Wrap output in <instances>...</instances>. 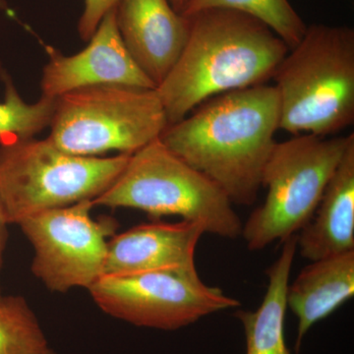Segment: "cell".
<instances>
[{"label":"cell","mask_w":354,"mask_h":354,"mask_svg":"<svg viewBox=\"0 0 354 354\" xmlns=\"http://www.w3.org/2000/svg\"><path fill=\"white\" fill-rule=\"evenodd\" d=\"M279 120L278 92L262 84L203 102L165 128L160 141L218 184L232 204L251 206L262 188Z\"/></svg>","instance_id":"6da1fadb"},{"label":"cell","mask_w":354,"mask_h":354,"mask_svg":"<svg viewBox=\"0 0 354 354\" xmlns=\"http://www.w3.org/2000/svg\"><path fill=\"white\" fill-rule=\"evenodd\" d=\"M185 17L187 41L156 88L169 125L216 95L267 83L290 50L276 32L247 14L215 8Z\"/></svg>","instance_id":"7a4b0ae2"},{"label":"cell","mask_w":354,"mask_h":354,"mask_svg":"<svg viewBox=\"0 0 354 354\" xmlns=\"http://www.w3.org/2000/svg\"><path fill=\"white\" fill-rule=\"evenodd\" d=\"M272 79L279 101V130L330 137L354 122V30L307 26Z\"/></svg>","instance_id":"3957f363"},{"label":"cell","mask_w":354,"mask_h":354,"mask_svg":"<svg viewBox=\"0 0 354 354\" xmlns=\"http://www.w3.org/2000/svg\"><path fill=\"white\" fill-rule=\"evenodd\" d=\"M130 155L85 157L50 138H9L0 146V202L7 223L19 225L50 209L94 200L108 189Z\"/></svg>","instance_id":"277c9868"},{"label":"cell","mask_w":354,"mask_h":354,"mask_svg":"<svg viewBox=\"0 0 354 354\" xmlns=\"http://www.w3.org/2000/svg\"><path fill=\"white\" fill-rule=\"evenodd\" d=\"M93 204L138 209L153 218L179 216L223 239H237L243 227L225 191L160 139L130 155L118 178Z\"/></svg>","instance_id":"5b68a950"},{"label":"cell","mask_w":354,"mask_h":354,"mask_svg":"<svg viewBox=\"0 0 354 354\" xmlns=\"http://www.w3.org/2000/svg\"><path fill=\"white\" fill-rule=\"evenodd\" d=\"M354 134H299L277 142L263 171L265 202L254 209L241 235L251 251L283 242L306 225Z\"/></svg>","instance_id":"8992f818"},{"label":"cell","mask_w":354,"mask_h":354,"mask_svg":"<svg viewBox=\"0 0 354 354\" xmlns=\"http://www.w3.org/2000/svg\"><path fill=\"white\" fill-rule=\"evenodd\" d=\"M169 127L156 88L95 85L55 99L48 138L65 152L85 157L132 155L160 139Z\"/></svg>","instance_id":"52a82bcc"},{"label":"cell","mask_w":354,"mask_h":354,"mask_svg":"<svg viewBox=\"0 0 354 354\" xmlns=\"http://www.w3.org/2000/svg\"><path fill=\"white\" fill-rule=\"evenodd\" d=\"M109 316L137 327L176 330L241 304L206 285L196 268L102 276L88 290Z\"/></svg>","instance_id":"ba28073f"},{"label":"cell","mask_w":354,"mask_h":354,"mask_svg":"<svg viewBox=\"0 0 354 354\" xmlns=\"http://www.w3.org/2000/svg\"><path fill=\"white\" fill-rule=\"evenodd\" d=\"M92 200L50 209L19 225L34 248L32 272L55 292L91 288L104 276L109 237L118 223L91 216Z\"/></svg>","instance_id":"9c48e42d"},{"label":"cell","mask_w":354,"mask_h":354,"mask_svg":"<svg viewBox=\"0 0 354 354\" xmlns=\"http://www.w3.org/2000/svg\"><path fill=\"white\" fill-rule=\"evenodd\" d=\"M88 41L83 50L69 57L46 46L48 60L41 73V97L57 99L78 88L108 84L156 88L128 53L118 31L115 8L102 18Z\"/></svg>","instance_id":"30bf717a"},{"label":"cell","mask_w":354,"mask_h":354,"mask_svg":"<svg viewBox=\"0 0 354 354\" xmlns=\"http://www.w3.org/2000/svg\"><path fill=\"white\" fill-rule=\"evenodd\" d=\"M115 13L128 53L157 88L183 53L189 19L169 0H120Z\"/></svg>","instance_id":"8fae6325"},{"label":"cell","mask_w":354,"mask_h":354,"mask_svg":"<svg viewBox=\"0 0 354 354\" xmlns=\"http://www.w3.org/2000/svg\"><path fill=\"white\" fill-rule=\"evenodd\" d=\"M204 234L201 223L183 220L143 223L114 234L109 241L104 276L196 268L195 251Z\"/></svg>","instance_id":"7c38bea8"},{"label":"cell","mask_w":354,"mask_h":354,"mask_svg":"<svg viewBox=\"0 0 354 354\" xmlns=\"http://www.w3.org/2000/svg\"><path fill=\"white\" fill-rule=\"evenodd\" d=\"M310 261L354 250V140L330 177L311 220L297 235Z\"/></svg>","instance_id":"4fadbf2b"},{"label":"cell","mask_w":354,"mask_h":354,"mask_svg":"<svg viewBox=\"0 0 354 354\" xmlns=\"http://www.w3.org/2000/svg\"><path fill=\"white\" fill-rule=\"evenodd\" d=\"M354 295V250L311 261L286 290V304L297 317L295 351L317 322Z\"/></svg>","instance_id":"5bb4252c"},{"label":"cell","mask_w":354,"mask_h":354,"mask_svg":"<svg viewBox=\"0 0 354 354\" xmlns=\"http://www.w3.org/2000/svg\"><path fill=\"white\" fill-rule=\"evenodd\" d=\"M283 243L281 255L267 271L269 285L259 308L234 313L243 325L246 354H291L285 339L286 290L297 254V235Z\"/></svg>","instance_id":"9a60e30c"},{"label":"cell","mask_w":354,"mask_h":354,"mask_svg":"<svg viewBox=\"0 0 354 354\" xmlns=\"http://www.w3.org/2000/svg\"><path fill=\"white\" fill-rule=\"evenodd\" d=\"M227 9L252 16L285 41L288 50L304 38L307 25L288 0H189L183 15L206 9Z\"/></svg>","instance_id":"2e32d148"},{"label":"cell","mask_w":354,"mask_h":354,"mask_svg":"<svg viewBox=\"0 0 354 354\" xmlns=\"http://www.w3.org/2000/svg\"><path fill=\"white\" fill-rule=\"evenodd\" d=\"M0 354H57L25 298L0 295Z\"/></svg>","instance_id":"e0dca14e"},{"label":"cell","mask_w":354,"mask_h":354,"mask_svg":"<svg viewBox=\"0 0 354 354\" xmlns=\"http://www.w3.org/2000/svg\"><path fill=\"white\" fill-rule=\"evenodd\" d=\"M6 85V97L0 102V138H29L50 127L55 99L41 97L35 104L22 99L12 79L0 68Z\"/></svg>","instance_id":"ac0fdd59"},{"label":"cell","mask_w":354,"mask_h":354,"mask_svg":"<svg viewBox=\"0 0 354 354\" xmlns=\"http://www.w3.org/2000/svg\"><path fill=\"white\" fill-rule=\"evenodd\" d=\"M120 0H85L82 16L79 20L78 31L81 39L88 41L94 35L102 18L118 6Z\"/></svg>","instance_id":"d6986e66"},{"label":"cell","mask_w":354,"mask_h":354,"mask_svg":"<svg viewBox=\"0 0 354 354\" xmlns=\"http://www.w3.org/2000/svg\"><path fill=\"white\" fill-rule=\"evenodd\" d=\"M7 223L6 214H4L3 207L0 202V269H1L2 255H3L4 247L6 242V225ZM1 295V293H0Z\"/></svg>","instance_id":"ffe728a7"},{"label":"cell","mask_w":354,"mask_h":354,"mask_svg":"<svg viewBox=\"0 0 354 354\" xmlns=\"http://www.w3.org/2000/svg\"><path fill=\"white\" fill-rule=\"evenodd\" d=\"M188 2H189V0H169V3L174 7V10L180 14L183 13Z\"/></svg>","instance_id":"44dd1931"},{"label":"cell","mask_w":354,"mask_h":354,"mask_svg":"<svg viewBox=\"0 0 354 354\" xmlns=\"http://www.w3.org/2000/svg\"><path fill=\"white\" fill-rule=\"evenodd\" d=\"M0 10L9 11L8 6H7L6 2L4 0H0Z\"/></svg>","instance_id":"7402d4cb"}]
</instances>
